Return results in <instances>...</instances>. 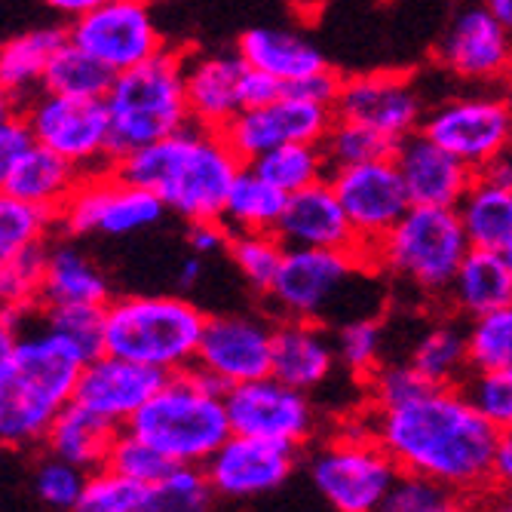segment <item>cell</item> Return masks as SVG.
Returning a JSON list of instances; mask_svg holds the SVG:
<instances>
[{
    "instance_id": "cell-1",
    "label": "cell",
    "mask_w": 512,
    "mask_h": 512,
    "mask_svg": "<svg viewBox=\"0 0 512 512\" xmlns=\"http://www.w3.org/2000/svg\"><path fill=\"white\" fill-rule=\"evenodd\" d=\"M368 430L402 473L430 476L467 494L494 482L500 430L470 402L463 387L417 384L399 399L371 405Z\"/></svg>"
},
{
    "instance_id": "cell-2",
    "label": "cell",
    "mask_w": 512,
    "mask_h": 512,
    "mask_svg": "<svg viewBox=\"0 0 512 512\" xmlns=\"http://www.w3.org/2000/svg\"><path fill=\"white\" fill-rule=\"evenodd\" d=\"M243 166L224 132L197 123L114 160L123 178L154 191L172 215L188 224L221 221L230 184Z\"/></svg>"
},
{
    "instance_id": "cell-3",
    "label": "cell",
    "mask_w": 512,
    "mask_h": 512,
    "mask_svg": "<svg viewBox=\"0 0 512 512\" xmlns=\"http://www.w3.org/2000/svg\"><path fill=\"white\" fill-rule=\"evenodd\" d=\"M89 356L43 319L25 313L10 378L0 384V445L25 448L50 433L59 411L74 402Z\"/></svg>"
},
{
    "instance_id": "cell-4",
    "label": "cell",
    "mask_w": 512,
    "mask_h": 512,
    "mask_svg": "<svg viewBox=\"0 0 512 512\" xmlns=\"http://www.w3.org/2000/svg\"><path fill=\"white\" fill-rule=\"evenodd\" d=\"M381 276L365 249H286L264 298L283 319L341 325L378 316Z\"/></svg>"
},
{
    "instance_id": "cell-5",
    "label": "cell",
    "mask_w": 512,
    "mask_h": 512,
    "mask_svg": "<svg viewBox=\"0 0 512 512\" xmlns=\"http://www.w3.org/2000/svg\"><path fill=\"white\" fill-rule=\"evenodd\" d=\"M126 430L181 467H203L234 433L227 417L224 387L203 375L200 368L166 375L163 387L132 417Z\"/></svg>"
},
{
    "instance_id": "cell-6",
    "label": "cell",
    "mask_w": 512,
    "mask_h": 512,
    "mask_svg": "<svg viewBox=\"0 0 512 512\" xmlns=\"http://www.w3.org/2000/svg\"><path fill=\"white\" fill-rule=\"evenodd\" d=\"M206 313L184 295H114L105 304V353L151 365L163 375L194 368Z\"/></svg>"
},
{
    "instance_id": "cell-7",
    "label": "cell",
    "mask_w": 512,
    "mask_h": 512,
    "mask_svg": "<svg viewBox=\"0 0 512 512\" xmlns=\"http://www.w3.org/2000/svg\"><path fill=\"white\" fill-rule=\"evenodd\" d=\"M105 105L111 117L114 160L191 126L184 53L163 50L154 59L117 74Z\"/></svg>"
},
{
    "instance_id": "cell-8",
    "label": "cell",
    "mask_w": 512,
    "mask_h": 512,
    "mask_svg": "<svg viewBox=\"0 0 512 512\" xmlns=\"http://www.w3.org/2000/svg\"><path fill=\"white\" fill-rule=\"evenodd\" d=\"M457 209L411 206L390 234L368 249L375 267L424 298H445L470 252Z\"/></svg>"
},
{
    "instance_id": "cell-9",
    "label": "cell",
    "mask_w": 512,
    "mask_h": 512,
    "mask_svg": "<svg viewBox=\"0 0 512 512\" xmlns=\"http://www.w3.org/2000/svg\"><path fill=\"white\" fill-rule=\"evenodd\" d=\"M402 470L365 430H344L307 457V479L332 512H378Z\"/></svg>"
},
{
    "instance_id": "cell-10",
    "label": "cell",
    "mask_w": 512,
    "mask_h": 512,
    "mask_svg": "<svg viewBox=\"0 0 512 512\" xmlns=\"http://www.w3.org/2000/svg\"><path fill=\"white\" fill-rule=\"evenodd\" d=\"M169 209L163 200L123 178L114 166L86 172L68 203L59 209V234L86 240V237H132L145 234L163 221Z\"/></svg>"
},
{
    "instance_id": "cell-11",
    "label": "cell",
    "mask_w": 512,
    "mask_h": 512,
    "mask_svg": "<svg viewBox=\"0 0 512 512\" xmlns=\"http://www.w3.org/2000/svg\"><path fill=\"white\" fill-rule=\"evenodd\" d=\"M34 145L59 154L83 175L114 166L111 117L105 99H77L40 89L22 108Z\"/></svg>"
},
{
    "instance_id": "cell-12",
    "label": "cell",
    "mask_w": 512,
    "mask_h": 512,
    "mask_svg": "<svg viewBox=\"0 0 512 512\" xmlns=\"http://www.w3.org/2000/svg\"><path fill=\"white\" fill-rule=\"evenodd\" d=\"M421 132L476 172L509 154L512 102L500 92H467L451 96L427 111Z\"/></svg>"
},
{
    "instance_id": "cell-13",
    "label": "cell",
    "mask_w": 512,
    "mask_h": 512,
    "mask_svg": "<svg viewBox=\"0 0 512 512\" xmlns=\"http://www.w3.org/2000/svg\"><path fill=\"white\" fill-rule=\"evenodd\" d=\"M230 430L240 436L267 439L276 445L304 448L319 427V414L310 393L264 375L224 390Z\"/></svg>"
},
{
    "instance_id": "cell-14",
    "label": "cell",
    "mask_w": 512,
    "mask_h": 512,
    "mask_svg": "<svg viewBox=\"0 0 512 512\" xmlns=\"http://www.w3.org/2000/svg\"><path fill=\"white\" fill-rule=\"evenodd\" d=\"M68 37L111 74H123L166 50L163 28L145 0H105L68 22Z\"/></svg>"
},
{
    "instance_id": "cell-15",
    "label": "cell",
    "mask_w": 512,
    "mask_h": 512,
    "mask_svg": "<svg viewBox=\"0 0 512 512\" xmlns=\"http://www.w3.org/2000/svg\"><path fill=\"white\" fill-rule=\"evenodd\" d=\"M332 188L356 234L359 249L378 246L411 209V197L393 157L341 166L329 172Z\"/></svg>"
},
{
    "instance_id": "cell-16",
    "label": "cell",
    "mask_w": 512,
    "mask_h": 512,
    "mask_svg": "<svg viewBox=\"0 0 512 512\" xmlns=\"http://www.w3.org/2000/svg\"><path fill=\"white\" fill-rule=\"evenodd\" d=\"M335 123V108L301 99L295 92H283L267 105L246 108L240 117L230 120L221 132L234 154L252 166L273 148L298 145V142H322Z\"/></svg>"
},
{
    "instance_id": "cell-17",
    "label": "cell",
    "mask_w": 512,
    "mask_h": 512,
    "mask_svg": "<svg viewBox=\"0 0 512 512\" xmlns=\"http://www.w3.org/2000/svg\"><path fill=\"white\" fill-rule=\"evenodd\" d=\"M276 325L255 313H212L200 338L197 362L224 390L270 375Z\"/></svg>"
},
{
    "instance_id": "cell-18",
    "label": "cell",
    "mask_w": 512,
    "mask_h": 512,
    "mask_svg": "<svg viewBox=\"0 0 512 512\" xmlns=\"http://www.w3.org/2000/svg\"><path fill=\"white\" fill-rule=\"evenodd\" d=\"M436 59L463 83H503L512 74V31L500 25L485 4L463 7L445 28Z\"/></svg>"
},
{
    "instance_id": "cell-19",
    "label": "cell",
    "mask_w": 512,
    "mask_h": 512,
    "mask_svg": "<svg viewBox=\"0 0 512 512\" xmlns=\"http://www.w3.org/2000/svg\"><path fill=\"white\" fill-rule=\"evenodd\" d=\"M209 485L224 500H255L283 488L298 470V448L230 433L203 463Z\"/></svg>"
},
{
    "instance_id": "cell-20",
    "label": "cell",
    "mask_w": 512,
    "mask_h": 512,
    "mask_svg": "<svg viewBox=\"0 0 512 512\" xmlns=\"http://www.w3.org/2000/svg\"><path fill=\"white\" fill-rule=\"evenodd\" d=\"M335 117L365 123L399 145L402 138L421 132L427 111L421 92L408 77L393 71H375L344 77L335 102Z\"/></svg>"
},
{
    "instance_id": "cell-21",
    "label": "cell",
    "mask_w": 512,
    "mask_h": 512,
    "mask_svg": "<svg viewBox=\"0 0 512 512\" xmlns=\"http://www.w3.org/2000/svg\"><path fill=\"white\" fill-rule=\"evenodd\" d=\"M166 375L151 365L132 362L114 353L92 356L80 375L74 399L105 417L108 424L126 430L132 417L145 408V402L163 387Z\"/></svg>"
},
{
    "instance_id": "cell-22",
    "label": "cell",
    "mask_w": 512,
    "mask_h": 512,
    "mask_svg": "<svg viewBox=\"0 0 512 512\" xmlns=\"http://www.w3.org/2000/svg\"><path fill=\"white\" fill-rule=\"evenodd\" d=\"M252 65L240 53L184 56V89L191 120L206 129H224L249 108Z\"/></svg>"
},
{
    "instance_id": "cell-23",
    "label": "cell",
    "mask_w": 512,
    "mask_h": 512,
    "mask_svg": "<svg viewBox=\"0 0 512 512\" xmlns=\"http://www.w3.org/2000/svg\"><path fill=\"white\" fill-rule=\"evenodd\" d=\"M411 206H448L454 209L470 191L476 169L457 160L451 151L439 148L424 132H414L396 145L393 154Z\"/></svg>"
},
{
    "instance_id": "cell-24",
    "label": "cell",
    "mask_w": 512,
    "mask_h": 512,
    "mask_svg": "<svg viewBox=\"0 0 512 512\" xmlns=\"http://www.w3.org/2000/svg\"><path fill=\"white\" fill-rule=\"evenodd\" d=\"M276 237L286 249H359L329 178L289 194Z\"/></svg>"
},
{
    "instance_id": "cell-25",
    "label": "cell",
    "mask_w": 512,
    "mask_h": 512,
    "mask_svg": "<svg viewBox=\"0 0 512 512\" xmlns=\"http://www.w3.org/2000/svg\"><path fill=\"white\" fill-rule=\"evenodd\" d=\"M338 365L335 335L325 325L304 319H283L276 325L270 375L279 381L304 393H316L335 378Z\"/></svg>"
},
{
    "instance_id": "cell-26",
    "label": "cell",
    "mask_w": 512,
    "mask_h": 512,
    "mask_svg": "<svg viewBox=\"0 0 512 512\" xmlns=\"http://www.w3.org/2000/svg\"><path fill=\"white\" fill-rule=\"evenodd\" d=\"M114 298L111 276L74 237H53L43 255L40 307H105Z\"/></svg>"
},
{
    "instance_id": "cell-27",
    "label": "cell",
    "mask_w": 512,
    "mask_h": 512,
    "mask_svg": "<svg viewBox=\"0 0 512 512\" xmlns=\"http://www.w3.org/2000/svg\"><path fill=\"white\" fill-rule=\"evenodd\" d=\"M237 53L252 68L273 77L276 83H283L286 89L332 68L325 53L310 37L292 28H276V25H258V28L243 31L237 40Z\"/></svg>"
},
{
    "instance_id": "cell-28",
    "label": "cell",
    "mask_w": 512,
    "mask_h": 512,
    "mask_svg": "<svg viewBox=\"0 0 512 512\" xmlns=\"http://www.w3.org/2000/svg\"><path fill=\"white\" fill-rule=\"evenodd\" d=\"M65 40L68 28L59 25L28 28L0 40V89L16 99L19 108L34 99L40 89H46V71H50V62Z\"/></svg>"
},
{
    "instance_id": "cell-29",
    "label": "cell",
    "mask_w": 512,
    "mask_h": 512,
    "mask_svg": "<svg viewBox=\"0 0 512 512\" xmlns=\"http://www.w3.org/2000/svg\"><path fill=\"white\" fill-rule=\"evenodd\" d=\"M117 433L120 427L108 424L105 417H99L96 411H89L86 405L74 399L59 411L43 445L50 454L74 463L83 473H96V470H105Z\"/></svg>"
},
{
    "instance_id": "cell-30",
    "label": "cell",
    "mask_w": 512,
    "mask_h": 512,
    "mask_svg": "<svg viewBox=\"0 0 512 512\" xmlns=\"http://www.w3.org/2000/svg\"><path fill=\"white\" fill-rule=\"evenodd\" d=\"M448 304L454 313L476 319L488 310H497L512 301V270L503 252L494 249H470L454 283L448 289Z\"/></svg>"
},
{
    "instance_id": "cell-31",
    "label": "cell",
    "mask_w": 512,
    "mask_h": 512,
    "mask_svg": "<svg viewBox=\"0 0 512 512\" xmlns=\"http://www.w3.org/2000/svg\"><path fill=\"white\" fill-rule=\"evenodd\" d=\"M454 209L473 249L500 252L512 240V184L476 172L470 191Z\"/></svg>"
},
{
    "instance_id": "cell-32",
    "label": "cell",
    "mask_w": 512,
    "mask_h": 512,
    "mask_svg": "<svg viewBox=\"0 0 512 512\" xmlns=\"http://www.w3.org/2000/svg\"><path fill=\"white\" fill-rule=\"evenodd\" d=\"M411 368L430 384L460 387L470 375V350H467V329L454 319H436L414 338L408 350Z\"/></svg>"
},
{
    "instance_id": "cell-33",
    "label": "cell",
    "mask_w": 512,
    "mask_h": 512,
    "mask_svg": "<svg viewBox=\"0 0 512 512\" xmlns=\"http://www.w3.org/2000/svg\"><path fill=\"white\" fill-rule=\"evenodd\" d=\"M83 172L77 166H71L68 160H62L59 154L46 151L40 145H34L22 163L16 166V172L10 175L7 188L13 197L40 206V209H50L59 215V209L68 203V197L74 194V188L80 184Z\"/></svg>"
},
{
    "instance_id": "cell-34",
    "label": "cell",
    "mask_w": 512,
    "mask_h": 512,
    "mask_svg": "<svg viewBox=\"0 0 512 512\" xmlns=\"http://www.w3.org/2000/svg\"><path fill=\"white\" fill-rule=\"evenodd\" d=\"M289 194L270 184L255 166H243L230 184V194L221 221L230 234H252V230H276L283 218Z\"/></svg>"
},
{
    "instance_id": "cell-35",
    "label": "cell",
    "mask_w": 512,
    "mask_h": 512,
    "mask_svg": "<svg viewBox=\"0 0 512 512\" xmlns=\"http://www.w3.org/2000/svg\"><path fill=\"white\" fill-rule=\"evenodd\" d=\"M59 234V215L0 191V264L43 249Z\"/></svg>"
},
{
    "instance_id": "cell-36",
    "label": "cell",
    "mask_w": 512,
    "mask_h": 512,
    "mask_svg": "<svg viewBox=\"0 0 512 512\" xmlns=\"http://www.w3.org/2000/svg\"><path fill=\"white\" fill-rule=\"evenodd\" d=\"M252 166L283 194L304 191L316 181H325L332 172L329 157L322 151V142H298V145L273 148L264 157H258Z\"/></svg>"
},
{
    "instance_id": "cell-37",
    "label": "cell",
    "mask_w": 512,
    "mask_h": 512,
    "mask_svg": "<svg viewBox=\"0 0 512 512\" xmlns=\"http://www.w3.org/2000/svg\"><path fill=\"white\" fill-rule=\"evenodd\" d=\"M117 74H111L99 59H92L86 50L68 37L46 71V89L62 92L77 99H105Z\"/></svg>"
},
{
    "instance_id": "cell-38",
    "label": "cell",
    "mask_w": 512,
    "mask_h": 512,
    "mask_svg": "<svg viewBox=\"0 0 512 512\" xmlns=\"http://www.w3.org/2000/svg\"><path fill=\"white\" fill-rule=\"evenodd\" d=\"M215 497L203 467H175L145 488L138 512H212Z\"/></svg>"
},
{
    "instance_id": "cell-39",
    "label": "cell",
    "mask_w": 512,
    "mask_h": 512,
    "mask_svg": "<svg viewBox=\"0 0 512 512\" xmlns=\"http://www.w3.org/2000/svg\"><path fill=\"white\" fill-rule=\"evenodd\" d=\"M227 258L234 270L243 276V283L261 295L273 286L279 264L286 258V246L276 237V230H252V234H230Z\"/></svg>"
},
{
    "instance_id": "cell-40",
    "label": "cell",
    "mask_w": 512,
    "mask_h": 512,
    "mask_svg": "<svg viewBox=\"0 0 512 512\" xmlns=\"http://www.w3.org/2000/svg\"><path fill=\"white\" fill-rule=\"evenodd\" d=\"M378 512H476L467 491H457L439 479L402 473Z\"/></svg>"
},
{
    "instance_id": "cell-41",
    "label": "cell",
    "mask_w": 512,
    "mask_h": 512,
    "mask_svg": "<svg viewBox=\"0 0 512 512\" xmlns=\"http://www.w3.org/2000/svg\"><path fill=\"white\" fill-rule=\"evenodd\" d=\"M467 350H470V371L512 368V301L470 319Z\"/></svg>"
},
{
    "instance_id": "cell-42",
    "label": "cell",
    "mask_w": 512,
    "mask_h": 512,
    "mask_svg": "<svg viewBox=\"0 0 512 512\" xmlns=\"http://www.w3.org/2000/svg\"><path fill=\"white\" fill-rule=\"evenodd\" d=\"M322 151H325V157H329L332 169H341V166H356V163H368V160L393 157L396 142L387 138L384 132L365 126V123L335 117L329 135L322 138Z\"/></svg>"
},
{
    "instance_id": "cell-43",
    "label": "cell",
    "mask_w": 512,
    "mask_h": 512,
    "mask_svg": "<svg viewBox=\"0 0 512 512\" xmlns=\"http://www.w3.org/2000/svg\"><path fill=\"white\" fill-rule=\"evenodd\" d=\"M384 322L378 316H356L335 329L338 362L359 378H371L384 365Z\"/></svg>"
},
{
    "instance_id": "cell-44",
    "label": "cell",
    "mask_w": 512,
    "mask_h": 512,
    "mask_svg": "<svg viewBox=\"0 0 512 512\" xmlns=\"http://www.w3.org/2000/svg\"><path fill=\"white\" fill-rule=\"evenodd\" d=\"M105 467L120 473L123 479H132V482L148 488V485L160 482L163 476H169L175 467H181V463H172L163 451H157L145 439H138L132 430H120L114 445H111Z\"/></svg>"
},
{
    "instance_id": "cell-45",
    "label": "cell",
    "mask_w": 512,
    "mask_h": 512,
    "mask_svg": "<svg viewBox=\"0 0 512 512\" xmlns=\"http://www.w3.org/2000/svg\"><path fill=\"white\" fill-rule=\"evenodd\" d=\"M145 485L123 479L114 470H96L86 476V488L71 512H138Z\"/></svg>"
},
{
    "instance_id": "cell-46",
    "label": "cell",
    "mask_w": 512,
    "mask_h": 512,
    "mask_svg": "<svg viewBox=\"0 0 512 512\" xmlns=\"http://www.w3.org/2000/svg\"><path fill=\"white\" fill-rule=\"evenodd\" d=\"M460 387L497 430L512 427V368L470 371Z\"/></svg>"
},
{
    "instance_id": "cell-47",
    "label": "cell",
    "mask_w": 512,
    "mask_h": 512,
    "mask_svg": "<svg viewBox=\"0 0 512 512\" xmlns=\"http://www.w3.org/2000/svg\"><path fill=\"white\" fill-rule=\"evenodd\" d=\"M86 476L89 473H83L74 463L50 454L46 460H40V467L34 470V494L50 509L71 512L86 488Z\"/></svg>"
},
{
    "instance_id": "cell-48",
    "label": "cell",
    "mask_w": 512,
    "mask_h": 512,
    "mask_svg": "<svg viewBox=\"0 0 512 512\" xmlns=\"http://www.w3.org/2000/svg\"><path fill=\"white\" fill-rule=\"evenodd\" d=\"M43 319L53 325L56 332H62L68 341H74L89 359L105 353L102 347V319H105V307H40Z\"/></svg>"
},
{
    "instance_id": "cell-49",
    "label": "cell",
    "mask_w": 512,
    "mask_h": 512,
    "mask_svg": "<svg viewBox=\"0 0 512 512\" xmlns=\"http://www.w3.org/2000/svg\"><path fill=\"white\" fill-rule=\"evenodd\" d=\"M31 148H34V138H31V129H28L22 111L0 123V191L7 188L10 175L16 172V166L22 163V157Z\"/></svg>"
},
{
    "instance_id": "cell-50",
    "label": "cell",
    "mask_w": 512,
    "mask_h": 512,
    "mask_svg": "<svg viewBox=\"0 0 512 512\" xmlns=\"http://www.w3.org/2000/svg\"><path fill=\"white\" fill-rule=\"evenodd\" d=\"M230 243V230L224 221H191L188 224V252L209 258L215 252H227Z\"/></svg>"
},
{
    "instance_id": "cell-51",
    "label": "cell",
    "mask_w": 512,
    "mask_h": 512,
    "mask_svg": "<svg viewBox=\"0 0 512 512\" xmlns=\"http://www.w3.org/2000/svg\"><path fill=\"white\" fill-rule=\"evenodd\" d=\"M22 319H25V313L0 310V384H4L13 371L19 335H22Z\"/></svg>"
},
{
    "instance_id": "cell-52",
    "label": "cell",
    "mask_w": 512,
    "mask_h": 512,
    "mask_svg": "<svg viewBox=\"0 0 512 512\" xmlns=\"http://www.w3.org/2000/svg\"><path fill=\"white\" fill-rule=\"evenodd\" d=\"M494 482L512 491V427L500 430L497 451H494Z\"/></svg>"
},
{
    "instance_id": "cell-53",
    "label": "cell",
    "mask_w": 512,
    "mask_h": 512,
    "mask_svg": "<svg viewBox=\"0 0 512 512\" xmlns=\"http://www.w3.org/2000/svg\"><path fill=\"white\" fill-rule=\"evenodd\" d=\"M43 4H46V10H53L56 16L74 22V19L86 16V13H92L96 7H102L105 0H43Z\"/></svg>"
},
{
    "instance_id": "cell-54",
    "label": "cell",
    "mask_w": 512,
    "mask_h": 512,
    "mask_svg": "<svg viewBox=\"0 0 512 512\" xmlns=\"http://www.w3.org/2000/svg\"><path fill=\"white\" fill-rule=\"evenodd\" d=\"M203 258L200 255H194V252H188L181 258V264H178V286L181 289H194L197 283H200V276H203Z\"/></svg>"
},
{
    "instance_id": "cell-55",
    "label": "cell",
    "mask_w": 512,
    "mask_h": 512,
    "mask_svg": "<svg viewBox=\"0 0 512 512\" xmlns=\"http://www.w3.org/2000/svg\"><path fill=\"white\" fill-rule=\"evenodd\" d=\"M482 4L494 13V19L500 25H506L512 31V0H482Z\"/></svg>"
},
{
    "instance_id": "cell-56",
    "label": "cell",
    "mask_w": 512,
    "mask_h": 512,
    "mask_svg": "<svg viewBox=\"0 0 512 512\" xmlns=\"http://www.w3.org/2000/svg\"><path fill=\"white\" fill-rule=\"evenodd\" d=\"M13 114H19V102L16 99H10L4 89H0V123H4L7 117H13Z\"/></svg>"
},
{
    "instance_id": "cell-57",
    "label": "cell",
    "mask_w": 512,
    "mask_h": 512,
    "mask_svg": "<svg viewBox=\"0 0 512 512\" xmlns=\"http://www.w3.org/2000/svg\"><path fill=\"white\" fill-rule=\"evenodd\" d=\"M500 252H503V258H506V264H509V270H512V240H509Z\"/></svg>"
},
{
    "instance_id": "cell-58",
    "label": "cell",
    "mask_w": 512,
    "mask_h": 512,
    "mask_svg": "<svg viewBox=\"0 0 512 512\" xmlns=\"http://www.w3.org/2000/svg\"><path fill=\"white\" fill-rule=\"evenodd\" d=\"M482 512H509V509H506V503H503V506H494V509H482Z\"/></svg>"
},
{
    "instance_id": "cell-59",
    "label": "cell",
    "mask_w": 512,
    "mask_h": 512,
    "mask_svg": "<svg viewBox=\"0 0 512 512\" xmlns=\"http://www.w3.org/2000/svg\"><path fill=\"white\" fill-rule=\"evenodd\" d=\"M503 503H506V509H509V512H512V491H509V494H506V500H503Z\"/></svg>"
},
{
    "instance_id": "cell-60",
    "label": "cell",
    "mask_w": 512,
    "mask_h": 512,
    "mask_svg": "<svg viewBox=\"0 0 512 512\" xmlns=\"http://www.w3.org/2000/svg\"><path fill=\"white\" fill-rule=\"evenodd\" d=\"M0 310H4V298H0Z\"/></svg>"
},
{
    "instance_id": "cell-61",
    "label": "cell",
    "mask_w": 512,
    "mask_h": 512,
    "mask_svg": "<svg viewBox=\"0 0 512 512\" xmlns=\"http://www.w3.org/2000/svg\"><path fill=\"white\" fill-rule=\"evenodd\" d=\"M145 4H157V0H145Z\"/></svg>"
}]
</instances>
